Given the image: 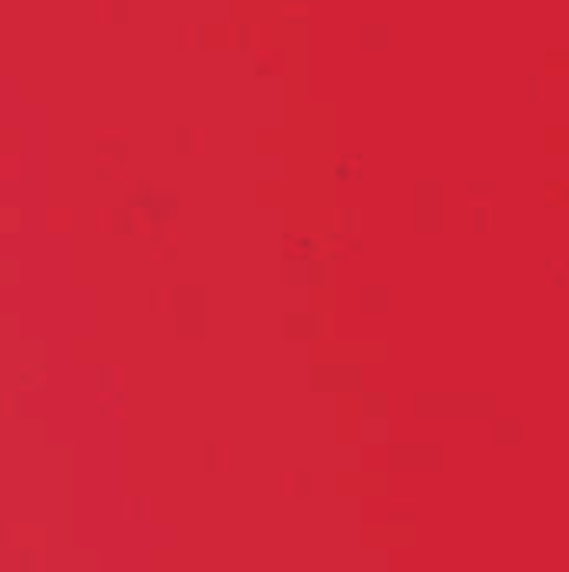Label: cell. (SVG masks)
Masks as SVG:
<instances>
[{"label":"cell","mask_w":569,"mask_h":572,"mask_svg":"<svg viewBox=\"0 0 569 572\" xmlns=\"http://www.w3.org/2000/svg\"><path fill=\"white\" fill-rule=\"evenodd\" d=\"M546 201L549 204H569V184H549V191H546Z\"/></svg>","instance_id":"6da1fadb"},{"label":"cell","mask_w":569,"mask_h":572,"mask_svg":"<svg viewBox=\"0 0 569 572\" xmlns=\"http://www.w3.org/2000/svg\"><path fill=\"white\" fill-rule=\"evenodd\" d=\"M281 17H285V20H295V17H298V20H308V7H305V4L302 7H285Z\"/></svg>","instance_id":"7a4b0ae2"}]
</instances>
